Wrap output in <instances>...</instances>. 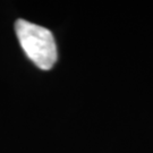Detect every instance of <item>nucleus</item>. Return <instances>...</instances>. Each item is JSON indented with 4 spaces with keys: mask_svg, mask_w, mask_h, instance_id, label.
<instances>
[{
    "mask_svg": "<svg viewBox=\"0 0 153 153\" xmlns=\"http://www.w3.org/2000/svg\"><path fill=\"white\" fill-rule=\"evenodd\" d=\"M15 31L19 44L28 58L39 68L43 71L51 69L58 58L52 32L25 19H17Z\"/></svg>",
    "mask_w": 153,
    "mask_h": 153,
    "instance_id": "obj_1",
    "label": "nucleus"
}]
</instances>
